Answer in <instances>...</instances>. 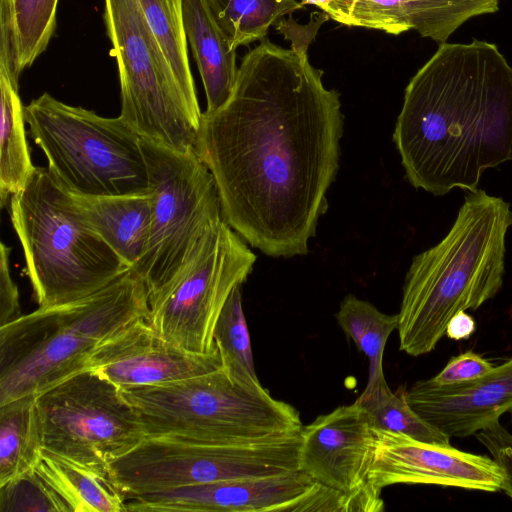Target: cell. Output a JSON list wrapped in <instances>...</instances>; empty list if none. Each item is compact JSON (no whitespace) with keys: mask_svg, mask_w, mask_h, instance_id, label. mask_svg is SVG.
I'll list each match as a JSON object with an SVG mask.
<instances>
[{"mask_svg":"<svg viewBox=\"0 0 512 512\" xmlns=\"http://www.w3.org/2000/svg\"><path fill=\"white\" fill-rule=\"evenodd\" d=\"M494 367L488 359L473 351H466L452 357L430 380L441 386L461 384L480 378Z\"/></svg>","mask_w":512,"mask_h":512,"instance_id":"obj_33","label":"cell"},{"mask_svg":"<svg viewBox=\"0 0 512 512\" xmlns=\"http://www.w3.org/2000/svg\"><path fill=\"white\" fill-rule=\"evenodd\" d=\"M336 319L347 337L368 358L369 374L366 386L386 381L383 354L388 338L398 327V314H385L373 304L350 294L340 303Z\"/></svg>","mask_w":512,"mask_h":512,"instance_id":"obj_26","label":"cell"},{"mask_svg":"<svg viewBox=\"0 0 512 512\" xmlns=\"http://www.w3.org/2000/svg\"><path fill=\"white\" fill-rule=\"evenodd\" d=\"M475 437L499 466L502 473L501 490L512 499V434L497 419L478 431Z\"/></svg>","mask_w":512,"mask_h":512,"instance_id":"obj_31","label":"cell"},{"mask_svg":"<svg viewBox=\"0 0 512 512\" xmlns=\"http://www.w3.org/2000/svg\"><path fill=\"white\" fill-rule=\"evenodd\" d=\"M88 223L130 268L142 258L150 235L152 195L85 196L71 193Z\"/></svg>","mask_w":512,"mask_h":512,"instance_id":"obj_19","label":"cell"},{"mask_svg":"<svg viewBox=\"0 0 512 512\" xmlns=\"http://www.w3.org/2000/svg\"><path fill=\"white\" fill-rule=\"evenodd\" d=\"M10 217L38 307L87 297L130 269L47 167L11 196Z\"/></svg>","mask_w":512,"mask_h":512,"instance_id":"obj_5","label":"cell"},{"mask_svg":"<svg viewBox=\"0 0 512 512\" xmlns=\"http://www.w3.org/2000/svg\"><path fill=\"white\" fill-rule=\"evenodd\" d=\"M373 429L368 483L378 491L394 484H429L485 492L501 490L502 473L492 457Z\"/></svg>","mask_w":512,"mask_h":512,"instance_id":"obj_14","label":"cell"},{"mask_svg":"<svg viewBox=\"0 0 512 512\" xmlns=\"http://www.w3.org/2000/svg\"><path fill=\"white\" fill-rule=\"evenodd\" d=\"M476 324L471 315L465 311L456 313L449 320L445 334L452 340L469 339L475 332Z\"/></svg>","mask_w":512,"mask_h":512,"instance_id":"obj_36","label":"cell"},{"mask_svg":"<svg viewBox=\"0 0 512 512\" xmlns=\"http://www.w3.org/2000/svg\"><path fill=\"white\" fill-rule=\"evenodd\" d=\"M145 437L247 444L300 433L299 412L261 386L215 371L160 385L121 389Z\"/></svg>","mask_w":512,"mask_h":512,"instance_id":"obj_6","label":"cell"},{"mask_svg":"<svg viewBox=\"0 0 512 512\" xmlns=\"http://www.w3.org/2000/svg\"><path fill=\"white\" fill-rule=\"evenodd\" d=\"M356 402L365 410L375 429L401 433L422 442L450 445L449 436L411 407L403 385L396 391H392L386 381L366 386Z\"/></svg>","mask_w":512,"mask_h":512,"instance_id":"obj_27","label":"cell"},{"mask_svg":"<svg viewBox=\"0 0 512 512\" xmlns=\"http://www.w3.org/2000/svg\"><path fill=\"white\" fill-rule=\"evenodd\" d=\"M147 312L146 285L129 269L87 297L38 307L0 326V404L84 370L99 345Z\"/></svg>","mask_w":512,"mask_h":512,"instance_id":"obj_4","label":"cell"},{"mask_svg":"<svg viewBox=\"0 0 512 512\" xmlns=\"http://www.w3.org/2000/svg\"><path fill=\"white\" fill-rule=\"evenodd\" d=\"M11 248L0 245V326L20 317L21 308L17 285L10 274L9 256Z\"/></svg>","mask_w":512,"mask_h":512,"instance_id":"obj_34","label":"cell"},{"mask_svg":"<svg viewBox=\"0 0 512 512\" xmlns=\"http://www.w3.org/2000/svg\"><path fill=\"white\" fill-rule=\"evenodd\" d=\"M141 145L152 195L151 228L146 250L132 269L148 296L182 270L223 217L213 176L195 150L182 153L143 138Z\"/></svg>","mask_w":512,"mask_h":512,"instance_id":"obj_8","label":"cell"},{"mask_svg":"<svg viewBox=\"0 0 512 512\" xmlns=\"http://www.w3.org/2000/svg\"><path fill=\"white\" fill-rule=\"evenodd\" d=\"M221 367L219 351L206 355L186 352L161 338L142 318L99 345L84 370L99 374L121 390L174 382Z\"/></svg>","mask_w":512,"mask_h":512,"instance_id":"obj_15","label":"cell"},{"mask_svg":"<svg viewBox=\"0 0 512 512\" xmlns=\"http://www.w3.org/2000/svg\"><path fill=\"white\" fill-rule=\"evenodd\" d=\"M187 104L199 126L202 113L190 69L182 0H137Z\"/></svg>","mask_w":512,"mask_h":512,"instance_id":"obj_24","label":"cell"},{"mask_svg":"<svg viewBox=\"0 0 512 512\" xmlns=\"http://www.w3.org/2000/svg\"><path fill=\"white\" fill-rule=\"evenodd\" d=\"M307 51L267 39L249 50L229 99L202 113L195 139L223 219L272 257L307 254L339 167L340 94Z\"/></svg>","mask_w":512,"mask_h":512,"instance_id":"obj_1","label":"cell"},{"mask_svg":"<svg viewBox=\"0 0 512 512\" xmlns=\"http://www.w3.org/2000/svg\"><path fill=\"white\" fill-rule=\"evenodd\" d=\"M34 469L65 502L69 512H123L126 497L109 470L42 448Z\"/></svg>","mask_w":512,"mask_h":512,"instance_id":"obj_21","label":"cell"},{"mask_svg":"<svg viewBox=\"0 0 512 512\" xmlns=\"http://www.w3.org/2000/svg\"><path fill=\"white\" fill-rule=\"evenodd\" d=\"M0 204L21 190L35 170L26 138L24 105L18 88L0 72Z\"/></svg>","mask_w":512,"mask_h":512,"instance_id":"obj_22","label":"cell"},{"mask_svg":"<svg viewBox=\"0 0 512 512\" xmlns=\"http://www.w3.org/2000/svg\"><path fill=\"white\" fill-rule=\"evenodd\" d=\"M498 8L499 0H359L352 27L392 35L415 30L441 44L469 19Z\"/></svg>","mask_w":512,"mask_h":512,"instance_id":"obj_18","label":"cell"},{"mask_svg":"<svg viewBox=\"0 0 512 512\" xmlns=\"http://www.w3.org/2000/svg\"><path fill=\"white\" fill-rule=\"evenodd\" d=\"M393 140L416 189L476 192L512 161V66L497 45L441 43L406 86Z\"/></svg>","mask_w":512,"mask_h":512,"instance_id":"obj_2","label":"cell"},{"mask_svg":"<svg viewBox=\"0 0 512 512\" xmlns=\"http://www.w3.org/2000/svg\"><path fill=\"white\" fill-rule=\"evenodd\" d=\"M183 22L212 112L229 99L237 77L236 50L221 29L207 0H182Z\"/></svg>","mask_w":512,"mask_h":512,"instance_id":"obj_20","label":"cell"},{"mask_svg":"<svg viewBox=\"0 0 512 512\" xmlns=\"http://www.w3.org/2000/svg\"><path fill=\"white\" fill-rule=\"evenodd\" d=\"M411 407L452 437H468L512 409V357L475 380L449 386L430 379L406 389Z\"/></svg>","mask_w":512,"mask_h":512,"instance_id":"obj_17","label":"cell"},{"mask_svg":"<svg viewBox=\"0 0 512 512\" xmlns=\"http://www.w3.org/2000/svg\"><path fill=\"white\" fill-rule=\"evenodd\" d=\"M509 203L478 189L466 195L447 235L416 255L398 313L399 348L410 356L435 349L456 313L476 310L502 288Z\"/></svg>","mask_w":512,"mask_h":512,"instance_id":"obj_3","label":"cell"},{"mask_svg":"<svg viewBox=\"0 0 512 512\" xmlns=\"http://www.w3.org/2000/svg\"><path fill=\"white\" fill-rule=\"evenodd\" d=\"M0 511L69 512V509L33 468L0 484Z\"/></svg>","mask_w":512,"mask_h":512,"instance_id":"obj_30","label":"cell"},{"mask_svg":"<svg viewBox=\"0 0 512 512\" xmlns=\"http://www.w3.org/2000/svg\"><path fill=\"white\" fill-rule=\"evenodd\" d=\"M58 0H13L19 67L29 68L56 30Z\"/></svg>","mask_w":512,"mask_h":512,"instance_id":"obj_29","label":"cell"},{"mask_svg":"<svg viewBox=\"0 0 512 512\" xmlns=\"http://www.w3.org/2000/svg\"><path fill=\"white\" fill-rule=\"evenodd\" d=\"M103 17L119 73V116L143 139L182 153L195 150L199 126L138 1L104 0Z\"/></svg>","mask_w":512,"mask_h":512,"instance_id":"obj_9","label":"cell"},{"mask_svg":"<svg viewBox=\"0 0 512 512\" xmlns=\"http://www.w3.org/2000/svg\"><path fill=\"white\" fill-rule=\"evenodd\" d=\"M0 72L18 88L19 67L13 0H0Z\"/></svg>","mask_w":512,"mask_h":512,"instance_id":"obj_32","label":"cell"},{"mask_svg":"<svg viewBox=\"0 0 512 512\" xmlns=\"http://www.w3.org/2000/svg\"><path fill=\"white\" fill-rule=\"evenodd\" d=\"M214 18L231 46H248L265 39L270 27H277L284 16L300 10L297 0H207Z\"/></svg>","mask_w":512,"mask_h":512,"instance_id":"obj_25","label":"cell"},{"mask_svg":"<svg viewBox=\"0 0 512 512\" xmlns=\"http://www.w3.org/2000/svg\"><path fill=\"white\" fill-rule=\"evenodd\" d=\"M24 117L48 170L70 193L115 196L150 191L141 137L120 116L103 117L43 93L24 106Z\"/></svg>","mask_w":512,"mask_h":512,"instance_id":"obj_7","label":"cell"},{"mask_svg":"<svg viewBox=\"0 0 512 512\" xmlns=\"http://www.w3.org/2000/svg\"><path fill=\"white\" fill-rule=\"evenodd\" d=\"M222 218L182 270L147 296L145 321L164 340L193 354L218 351L214 330L233 289L253 270L256 255Z\"/></svg>","mask_w":512,"mask_h":512,"instance_id":"obj_11","label":"cell"},{"mask_svg":"<svg viewBox=\"0 0 512 512\" xmlns=\"http://www.w3.org/2000/svg\"><path fill=\"white\" fill-rule=\"evenodd\" d=\"M42 448L36 395L0 404V484L33 469Z\"/></svg>","mask_w":512,"mask_h":512,"instance_id":"obj_23","label":"cell"},{"mask_svg":"<svg viewBox=\"0 0 512 512\" xmlns=\"http://www.w3.org/2000/svg\"><path fill=\"white\" fill-rule=\"evenodd\" d=\"M44 449L108 470L145 434L121 390L85 369L36 395Z\"/></svg>","mask_w":512,"mask_h":512,"instance_id":"obj_12","label":"cell"},{"mask_svg":"<svg viewBox=\"0 0 512 512\" xmlns=\"http://www.w3.org/2000/svg\"><path fill=\"white\" fill-rule=\"evenodd\" d=\"M300 433L247 444L145 437L112 460L109 473L126 497L190 485L262 479L299 471Z\"/></svg>","mask_w":512,"mask_h":512,"instance_id":"obj_10","label":"cell"},{"mask_svg":"<svg viewBox=\"0 0 512 512\" xmlns=\"http://www.w3.org/2000/svg\"><path fill=\"white\" fill-rule=\"evenodd\" d=\"M301 471L262 478L223 480L129 497L132 512H302L319 486Z\"/></svg>","mask_w":512,"mask_h":512,"instance_id":"obj_16","label":"cell"},{"mask_svg":"<svg viewBox=\"0 0 512 512\" xmlns=\"http://www.w3.org/2000/svg\"><path fill=\"white\" fill-rule=\"evenodd\" d=\"M510 411H511V415H512V409Z\"/></svg>","mask_w":512,"mask_h":512,"instance_id":"obj_37","label":"cell"},{"mask_svg":"<svg viewBox=\"0 0 512 512\" xmlns=\"http://www.w3.org/2000/svg\"><path fill=\"white\" fill-rule=\"evenodd\" d=\"M214 342L221 357L222 368L234 380L261 386L255 372L250 336L245 319L241 285L229 295L217 320Z\"/></svg>","mask_w":512,"mask_h":512,"instance_id":"obj_28","label":"cell"},{"mask_svg":"<svg viewBox=\"0 0 512 512\" xmlns=\"http://www.w3.org/2000/svg\"><path fill=\"white\" fill-rule=\"evenodd\" d=\"M359 0H300L303 5L320 8L334 21L352 27V15Z\"/></svg>","mask_w":512,"mask_h":512,"instance_id":"obj_35","label":"cell"},{"mask_svg":"<svg viewBox=\"0 0 512 512\" xmlns=\"http://www.w3.org/2000/svg\"><path fill=\"white\" fill-rule=\"evenodd\" d=\"M374 429L355 401L320 415L300 431L299 471L318 484L384 510L381 491L368 483Z\"/></svg>","mask_w":512,"mask_h":512,"instance_id":"obj_13","label":"cell"}]
</instances>
